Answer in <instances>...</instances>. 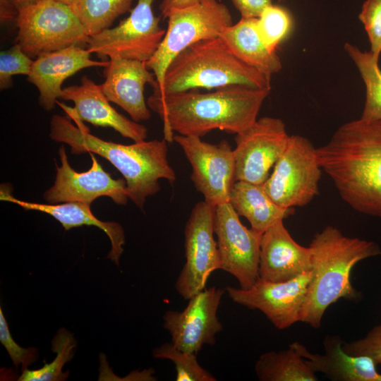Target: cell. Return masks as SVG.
I'll list each match as a JSON object with an SVG mask.
<instances>
[{
  "label": "cell",
  "mask_w": 381,
  "mask_h": 381,
  "mask_svg": "<svg viewBox=\"0 0 381 381\" xmlns=\"http://www.w3.org/2000/svg\"><path fill=\"white\" fill-rule=\"evenodd\" d=\"M270 90L229 85L208 92L191 90L147 100L150 109L163 123L164 138L174 140V133L202 137L212 130L238 134L258 119Z\"/></svg>",
  "instance_id": "cell-1"
},
{
  "label": "cell",
  "mask_w": 381,
  "mask_h": 381,
  "mask_svg": "<svg viewBox=\"0 0 381 381\" xmlns=\"http://www.w3.org/2000/svg\"><path fill=\"white\" fill-rule=\"evenodd\" d=\"M316 152L341 198L355 210L381 219V120L345 123Z\"/></svg>",
  "instance_id": "cell-2"
},
{
  "label": "cell",
  "mask_w": 381,
  "mask_h": 381,
  "mask_svg": "<svg viewBox=\"0 0 381 381\" xmlns=\"http://www.w3.org/2000/svg\"><path fill=\"white\" fill-rule=\"evenodd\" d=\"M75 123V126L66 117L53 116L51 138L69 145L73 154L91 152L107 159L124 177L128 198L140 209H143L147 197L159 190V179L171 183L176 180L164 138L122 145L91 134L82 121Z\"/></svg>",
  "instance_id": "cell-3"
},
{
  "label": "cell",
  "mask_w": 381,
  "mask_h": 381,
  "mask_svg": "<svg viewBox=\"0 0 381 381\" xmlns=\"http://www.w3.org/2000/svg\"><path fill=\"white\" fill-rule=\"evenodd\" d=\"M309 248L313 276L299 322L318 329L327 309L340 299L358 301L361 293L351 284L353 267L360 261L381 255L373 241L349 237L332 226L317 233Z\"/></svg>",
  "instance_id": "cell-4"
},
{
  "label": "cell",
  "mask_w": 381,
  "mask_h": 381,
  "mask_svg": "<svg viewBox=\"0 0 381 381\" xmlns=\"http://www.w3.org/2000/svg\"><path fill=\"white\" fill-rule=\"evenodd\" d=\"M270 77L240 60L218 36L197 42L175 56L165 72L162 90L153 94L229 85L270 90Z\"/></svg>",
  "instance_id": "cell-5"
},
{
  "label": "cell",
  "mask_w": 381,
  "mask_h": 381,
  "mask_svg": "<svg viewBox=\"0 0 381 381\" xmlns=\"http://www.w3.org/2000/svg\"><path fill=\"white\" fill-rule=\"evenodd\" d=\"M16 43L31 58L73 46L90 36L72 8L56 0H40L20 8L15 19Z\"/></svg>",
  "instance_id": "cell-6"
},
{
  "label": "cell",
  "mask_w": 381,
  "mask_h": 381,
  "mask_svg": "<svg viewBox=\"0 0 381 381\" xmlns=\"http://www.w3.org/2000/svg\"><path fill=\"white\" fill-rule=\"evenodd\" d=\"M165 35L146 66L155 74L153 91H161L165 72L181 52L200 40L218 37L232 17L227 6L218 0H199L195 5L172 10L168 15Z\"/></svg>",
  "instance_id": "cell-7"
},
{
  "label": "cell",
  "mask_w": 381,
  "mask_h": 381,
  "mask_svg": "<svg viewBox=\"0 0 381 381\" xmlns=\"http://www.w3.org/2000/svg\"><path fill=\"white\" fill-rule=\"evenodd\" d=\"M321 170L316 148L310 141L292 135L272 173L262 186L278 206L284 209L302 207L318 194Z\"/></svg>",
  "instance_id": "cell-8"
},
{
  "label": "cell",
  "mask_w": 381,
  "mask_h": 381,
  "mask_svg": "<svg viewBox=\"0 0 381 381\" xmlns=\"http://www.w3.org/2000/svg\"><path fill=\"white\" fill-rule=\"evenodd\" d=\"M153 1L137 0L129 16L117 25L90 36L87 49L102 59L119 57L147 62L166 32L153 13Z\"/></svg>",
  "instance_id": "cell-9"
},
{
  "label": "cell",
  "mask_w": 381,
  "mask_h": 381,
  "mask_svg": "<svg viewBox=\"0 0 381 381\" xmlns=\"http://www.w3.org/2000/svg\"><path fill=\"white\" fill-rule=\"evenodd\" d=\"M215 207L206 201L193 208L184 229L186 262L175 288L185 300L205 289L210 275L221 270V259L214 239Z\"/></svg>",
  "instance_id": "cell-10"
},
{
  "label": "cell",
  "mask_w": 381,
  "mask_h": 381,
  "mask_svg": "<svg viewBox=\"0 0 381 381\" xmlns=\"http://www.w3.org/2000/svg\"><path fill=\"white\" fill-rule=\"evenodd\" d=\"M192 167L190 179L204 200L216 207L229 202L235 179L234 150L226 140L212 144L200 137L174 135Z\"/></svg>",
  "instance_id": "cell-11"
},
{
  "label": "cell",
  "mask_w": 381,
  "mask_h": 381,
  "mask_svg": "<svg viewBox=\"0 0 381 381\" xmlns=\"http://www.w3.org/2000/svg\"><path fill=\"white\" fill-rule=\"evenodd\" d=\"M214 230L221 270L235 277L241 289H250L259 279L262 234L245 226L229 202L216 206Z\"/></svg>",
  "instance_id": "cell-12"
},
{
  "label": "cell",
  "mask_w": 381,
  "mask_h": 381,
  "mask_svg": "<svg viewBox=\"0 0 381 381\" xmlns=\"http://www.w3.org/2000/svg\"><path fill=\"white\" fill-rule=\"evenodd\" d=\"M290 135L282 120L264 116L236 134V181L262 185L286 147Z\"/></svg>",
  "instance_id": "cell-13"
},
{
  "label": "cell",
  "mask_w": 381,
  "mask_h": 381,
  "mask_svg": "<svg viewBox=\"0 0 381 381\" xmlns=\"http://www.w3.org/2000/svg\"><path fill=\"white\" fill-rule=\"evenodd\" d=\"M312 276V271H308L285 282H271L258 279L248 289L232 286L225 289L232 301L260 310L276 328L284 329L299 322Z\"/></svg>",
  "instance_id": "cell-14"
},
{
  "label": "cell",
  "mask_w": 381,
  "mask_h": 381,
  "mask_svg": "<svg viewBox=\"0 0 381 381\" xmlns=\"http://www.w3.org/2000/svg\"><path fill=\"white\" fill-rule=\"evenodd\" d=\"M225 289H205L189 299L182 311L169 310L164 316V327L171 343L183 351L197 353L205 344L213 345L223 329L217 310Z\"/></svg>",
  "instance_id": "cell-15"
},
{
  "label": "cell",
  "mask_w": 381,
  "mask_h": 381,
  "mask_svg": "<svg viewBox=\"0 0 381 381\" xmlns=\"http://www.w3.org/2000/svg\"><path fill=\"white\" fill-rule=\"evenodd\" d=\"M61 165L57 167L54 185L44 194L51 204L83 202L90 204L99 197H109L115 203L125 205L128 196L125 179H113L90 152L92 165L85 172L75 171L69 164L66 150H59Z\"/></svg>",
  "instance_id": "cell-16"
},
{
  "label": "cell",
  "mask_w": 381,
  "mask_h": 381,
  "mask_svg": "<svg viewBox=\"0 0 381 381\" xmlns=\"http://www.w3.org/2000/svg\"><path fill=\"white\" fill-rule=\"evenodd\" d=\"M61 99L72 101L73 108L58 103L74 121H87L97 126L109 127L134 142L145 140L147 128L119 114L104 94L101 85L84 75L80 84L64 88Z\"/></svg>",
  "instance_id": "cell-17"
},
{
  "label": "cell",
  "mask_w": 381,
  "mask_h": 381,
  "mask_svg": "<svg viewBox=\"0 0 381 381\" xmlns=\"http://www.w3.org/2000/svg\"><path fill=\"white\" fill-rule=\"evenodd\" d=\"M91 54L87 49L73 46L42 54L33 61L28 80L37 88L40 104L45 110L54 107L68 78L85 68L108 66L109 61L92 60Z\"/></svg>",
  "instance_id": "cell-18"
},
{
  "label": "cell",
  "mask_w": 381,
  "mask_h": 381,
  "mask_svg": "<svg viewBox=\"0 0 381 381\" xmlns=\"http://www.w3.org/2000/svg\"><path fill=\"white\" fill-rule=\"evenodd\" d=\"M312 256L308 247L298 244L279 220L261 236L259 279L281 282L311 271Z\"/></svg>",
  "instance_id": "cell-19"
},
{
  "label": "cell",
  "mask_w": 381,
  "mask_h": 381,
  "mask_svg": "<svg viewBox=\"0 0 381 381\" xmlns=\"http://www.w3.org/2000/svg\"><path fill=\"white\" fill-rule=\"evenodd\" d=\"M104 75L105 80L100 85L109 102L121 107L136 122L150 118L144 90L146 84L152 87L156 78L147 67L146 62L111 58Z\"/></svg>",
  "instance_id": "cell-20"
},
{
  "label": "cell",
  "mask_w": 381,
  "mask_h": 381,
  "mask_svg": "<svg viewBox=\"0 0 381 381\" xmlns=\"http://www.w3.org/2000/svg\"><path fill=\"white\" fill-rule=\"evenodd\" d=\"M339 335H327L323 341L324 353L309 351L298 341L291 344L306 360L316 373H320L333 381H381L377 364L366 356H353L342 348Z\"/></svg>",
  "instance_id": "cell-21"
},
{
  "label": "cell",
  "mask_w": 381,
  "mask_h": 381,
  "mask_svg": "<svg viewBox=\"0 0 381 381\" xmlns=\"http://www.w3.org/2000/svg\"><path fill=\"white\" fill-rule=\"evenodd\" d=\"M1 200L18 205L26 210H36L47 213L59 221L67 231L83 225L95 226L102 230L111 242V250L107 258L117 265L123 252L125 236L123 227L114 222H103L91 212L90 204L83 202H64L62 204H43L21 200L14 198L8 186L1 184Z\"/></svg>",
  "instance_id": "cell-22"
},
{
  "label": "cell",
  "mask_w": 381,
  "mask_h": 381,
  "mask_svg": "<svg viewBox=\"0 0 381 381\" xmlns=\"http://www.w3.org/2000/svg\"><path fill=\"white\" fill-rule=\"evenodd\" d=\"M219 37L236 56L250 66L270 76L281 70L277 52L267 47L259 33L257 18H241L236 24L222 28Z\"/></svg>",
  "instance_id": "cell-23"
},
{
  "label": "cell",
  "mask_w": 381,
  "mask_h": 381,
  "mask_svg": "<svg viewBox=\"0 0 381 381\" xmlns=\"http://www.w3.org/2000/svg\"><path fill=\"white\" fill-rule=\"evenodd\" d=\"M229 202L239 216L248 220L251 229L260 234L294 212V208L284 209L275 204L262 185L243 181L234 183Z\"/></svg>",
  "instance_id": "cell-24"
},
{
  "label": "cell",
  "mask_w": 381,
  "mask_h": 381,
  "mask_svg": "<svg viewBox=\"0 0 381 381\" xmlns=\"http://www.w3.org/2000/svg\"><path fill=\"white\" fill-rule=\"evenodd\" d=\"M261 381H317L318 375L294 347L262 354L255 365Z\"/></svg>",
  "instance_id": "cell-25"
},
{
  "label": "cell",
  "mask_w": 381,
  "mask_h": 381,
  "mask_svg": "<svg viewBox=\"0 0 381 381\" xmlns=\"http://www.w3.org/2000/svg\"><path fill=\"white\" fill-rule=\"evenodd\" d=\"M344 49L354 62L365 88V99L361 116L365 121L381 120V69L379 59L349 43Z\"/></svg>",
  "instance_id": "cell-26"
},
{
  "label": "cell",
  "mask_w": 381,
  "mask_h": 381,
  "mask_svg": "<svg viewBox=\"0 0 381 381\" xmlns=\"http://www.w3.org/2000/svg\"><path fill=\"white\" fill-rule=\"evenodd\" d=\"M133 0H78L71 6L89 36L111 26L120 16L129 11Z\"/></svg>",
  "instance_id": "cell-27"
},
{
  "label": "cell",
  "mask_w": 381,
  "mask_h": 381,
  "mask_svg": "<svg viewBox=\"0 0 381 381\" xmlns=\"http://www.w3.org/2000/svg\"><path fill=\"white\" fill-rule=\"evenodd\" d=\"M75 341L69 332L61 328L52 340V351L56 353L52 363H46L39 369L22 370L18 380L20 381H63L68 376V371L64 373V365L73 356Z\"/></svg>",
  "instance_id": "cell-28"
},
{
  "label": "cell",
  "mask_w": 381,
  "mask_h": 381,
  "mask_svg": "<svg viewBox=\"0 0 381 381\" xmlns=\"http://www.w3.org/2000/svg\"><path fill=\"white\" fill-rule=\"evenodd\" d=\"M152 355L156 358L173 362L176 368V381H215L216 377L198 363L196 353L183 351L171 342L156 347Z\"/></svg>",
  "instance_id": "cell-29"
},
{
  "label": "cell",
  "mask_w": 381,
  "mask_h": 381,
  "mask_svg": "<svg viewBox=\"0 0 381 381\" xmlns=\"http://www.w3.org/2000/svg\"><path fill=\"white\" fill-rule=\"evenodd\" d=\"M257 26L267 47L271 51L276 52L277 47L291 32L293 21L288 11L272 4L257 18Z\"/></svg>",
  "instance_id": "cell-30"
},
{
  "label": "cell",
  "mask_w": 381,
  "mask_h": 381,
  "mask_svg": "<svg viewBox=\"0 0 381 381\" xmlns=\"http://www.w3.org/2000/svg\"><path fill=\"white\" fill-rule=\"evenodd\" d=\"M34 60L26 54L18 44L0 52V89L13 85L12 76L30 73Z\"/></svg>",
  "instance_id": "cell-31"
},
{
  "label": "cell",
  "mask_w": 381,
  "mask_h": 381,
  "mask_svg": "<svg viewBox=\"0 0 381 381\" xmlns=\"http://www.w3.org/2000/svg\"><path fill=\"white\" fill-rule=\"evenodd\" d=\"M359 19L369 39L370 52L379 59L381 54V0H366Z\"/></svg>",
  "instance_id": "cell-32"
},
{
  "label": "cell",
  "mask_w": 381,
  "mask_h": 381,
  "mask_svg": "<svg viewBox=\"0 0 381 381\" xmlns=\"http://www.w3.org/2000/svg\"><path fill=\"white\" fill-rule=\"evenodd\" d=\"M0 341L6 349L13 365L16 368L20 365L22 370L28 368L38 358L37 350L35 348L25 349L14 341L1 307H0Z\"/></svg>",
  "instance_id": "cell-33"
},
{
  "label": "cell",
  "mask_w": 381,
  "mask_h": 381,
  "mask_svg": "<svg viewBox=\"0 0 381 381\" xmlns=\"http://www.w3.org/2000/svg\"><path fill=\"white\" fill-rule=\"evenodd\" d=\"M342 348L350 355L369 356L377 365L381 364V324L373 327L361 339L344 341Z\"/></svg>",
  "instance_id": "cell-34"
},
{
  "label": "cell",
  "mask_w": 381,
  "mask_h": 381,
  "mask_svg": "<svg viewBox=\"0 0 381 381\" xmlns=\"http://www.w3.org/2000/svg\"><path fill=\"white\" fill-rule=\"evenodd\" d=\"M241 18H258L262 11L272 4V0H231Z\"/></svg>",
  "instance_id": "cell-35"
},
{
  "label": "cell",
  "mask_w": 381,
  "mask_h": 381,
  "mask_svg": "<svg viewBox=\"0 0 381 381\" xmlns=\"http://www.w3.org/2000/svg\"><path fill=\"white\" fill-rule=\"evenodd\" d=\"M40 0H0L1 21L15 20L18 11L24 6Z\"/></svg>",
  "instance_id": "cell-36"
},
{
  "label": "cell",
  "mask_w": 381,
  "mask_h": 381,
  "mask_svg": "<svg viewBox=\"0 0 381 381\" xmlns=\"http://www.w3.org/2000/svg\"><path fill=\"white\" fill-rule=\"evenodd\" d=\"M198 2L199 0H162L159 8L162 16L167 18L172 10L188 7Z\"/></svg>",
  "instance_id": "cell-37"
},
{
  "label": "cell",
  "mask_w": 381,
  "mask_h": 381,
  "mask_svg": "<svg viewBox=\"0 0 381 381\" xmlns=\"http://www.w3.org/2000/svg\"><path fill=\"white\" fill-rule=\"evenodd\" d=\"M59 2H61L63 4H67L70 6H72L74 5L78 0H56Z\"/></svg>",
  "instance_id": "cell-38"
}]
</instances>
